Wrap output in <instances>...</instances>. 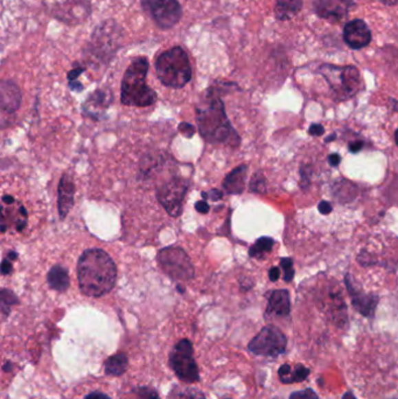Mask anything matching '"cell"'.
<instances>
[{
  "label": "cell",
  "mask_w": 398,
  "mask_h": 399,
  "mask_svg": "<svg viewBox=\"0 0 398 399\" xmlns=\"http://www.w3.org/2000/svg\"><path fill=\"white\" fill-rule=\"evenodd\" d=\"M348 149L349 151L352 152V153H357L360 151L364 149V142H360V140H356V142H352L348 146Z\"/></svg>",
  "instance_id": "obj_37"
},
{
  "label": "cell",
  "mask_w": 398,
  "mask_h": 399,
  "mask_svg": "<svg viewBox=\"0 0 398 399\" xmlns=\"http://www.w3.org/2000/svg\"><path fill=\"white\" fill-rule=\"evenodd\" d=\"M319 73L325 77L335 98L348 100L355 96L364 87V81L359 69L353 65L339 67L334 65H322Z\"/></svg>",
  "instance_id": "obj_5"
},
{
  "label": "cell",
  "mask_w": 398,
  "mask_h": 399,
  "mask_svg": "<svg viewBox=\"0 0 398 399\" xmlns=\"http://www.w3.org/2000/svg\"><path fill=\"white\" fill-rule=\"evenodd\" d=\"M302 8V0H277L275 16L278 20H290L297 16Z\"/></svg>",
  "instance_id": "obj_21"
},
{
  "label": "cell",
  "mask_w": 398,
  "mask_h": 399,
  "mask_svg": "<svg viewBox=\"0 0 398 399\" xmlns=\"http://www.w3.org/2000/svg\"><path fill=\"white\" fill-rule=\"evenodd\" d=\"M393 100V103H394V107H393V108H394L395 111H398V100Z\"/></svg>",
  "instance_id": "obj_50"
},
{
  "label": "cell",
  "mask_w": 398,
  "mask_h": 399,
  "mask_svg": "<svg viewBox=\"0 0 398 399\" xmlns=\"http://www.w3.org/2000/svg\"><path fill=\"white\" fill-rule=\"evenodd\" d=\"M318 209L322 215H329L333 211L332 204L327 201H321L320 204H318Z\"/></svg>",
  "instance_id": "obj_35"
},
{
  "label": "cell",
  "mask_w": 398,
  "mask_h": 399,
  "mask_svg": "<svg viewBox=\"0 0 398 399\" xmlns=\"http://www.w3.org/2000/svg\"><path fill=\"white\" fill-rule=\"evenodd\" d=\"M379 1L387 6H395L398 4V0H379Z\"/></svg>",
  "instance_id": "obj_45"
},
{
  "label": "cell",
  "mask_w": 398,
  "mask_h": 399,
  "mask_svg": "<svg viewBox=\"0 0 398 399\" xmlns=\"http://www.w3.org/2000/svg\"><path fill=\"white\" fill-rule=\"evenodd\" d=\"M287 349V338L278 327L265 326L247 345V350L254 355L263 357L280 356Z\"/></svg>",
  "instance_id": "obj_8"
},
{
  "label": "cell",
  "mask_w": 398,
  "mask_h": 399,
  "mask_svg": "<svg viewBox=\"0 0 398 399\" xmlns=\"http://www.w3.org/2000/svg\"><path fill=\"white\" fill-rule=\"evenodd\" d=\"M344 284L352 299V306L354 310L359 312L360 314L364 315V318H374L376 308L379 305V296L374 293H366L361 288H357L351 274H346L344 277Z\"/></svg>",
  "instance_id": "obj_12"
},
{
  "label": "cell",
  "mask_w": 398,
  "mask_h": 399,
  "mask_svg": "<svg viewBox=\"0 0 398 399\" xmlns=\"http://www.w3.org/2000/svg\"><path fill=\"white\" fill-rule=\"evenodd\" d=\"M158 263L167 276L173 281H190L195 270L185 250L179 246L164 248L158 252Z\"/></svg>",
  "instance_id": "obj_7"
},
{
  "label": "cell",
  "mask_w": 398,
  "mask_h": 399,
  "mask_svg": "<svg viewBox=\"0 0 398 399\" xmlns=\"http://www.w3.org/2000/svg\"><path fill=\"white\" fill-rule=\"evenodd\" d=\"M155 67L159 81L168 88H184L192 80L190 58L182 47H172L159 54Z\"/></svg>",
  "instance_id": "obj_4"
},
{
  "label": "cell",
  "mask_w": 398,
  "mask_h": 399,
  "mask_svg": "<svg viewBox=\"0 0 398 399\" xmlns=\"http://www.w3.org/2000/svg\"><path fill=\"white\" fill-rule=\"evenodd\" d=\"M279 277H280V270L279 268H271L269 270V278H270L271 281H277L279 279Z\"/></svg>",
  "instance_id": "obj_40"
},
{
  "label": "cell",
  "mask_w": 398,
  "mask_h": 399,
  "mask_svg": "<svg viewBox=\"0 0 398 399\" xmlns=\"http://www.w3.org/2000/svg\"><path fill=\"white\" fill-rule=\"evenodd\" d=\"M325 133V129L320 124H312L309 129V135L320 137Z\"/></svg>",
  "instance_id": "obj_33"
},
{
  "label": "cell",
  "mask_w": 398,
  "mask_h": 399,
  "mask_svg": "<svg viewBox=\"0 0 398 399\" xmlns=\"http://www.w3.org/2000/svg\"><path fill=\"white\" fill-rule=\"evenodd\" d=\"M341 399H357L356 398V396L353 393V391L351 390H348V391L344 392Z\"/></svg>",
  "instance_id": "obj_44"
},
{
  "label": "cell",
  "mask_w": 398,
  "mask_h": 399,
  "mask_svg": "<svg viewBox=\"0 0 398 399\" xmlns=\"http://www.w3.org/2000/svg\"><path fill=\"white\" fill-rule=\"evenodd\" d=\"M352 0H317L314 8L318 16L331 23H340L354 6Z\"/></svg>",
  "instance_id": "obj_13"
},
{
  "label": "cell",
  "mask_w": 398,
  "mask_h": 399,
  "mask_svg": "<svg viewBox=\"0 0 398 399\" xmlns=\"http://www.w3.org/2000/svg\"><path fill=\"white\" fill-rule=\"evenodd\" d=\"M395 142H396V145L398 146V129L395 132Z\"/></svg>",
  "instance_id": "obj_51"
},
{
  "label": "cell",
  "mask_w": 398,
  "mask_h": 399,
  "mask_svg": "<svg viewBox=\"0 0 398 399\" xmlns=\"http://www.w3.org/2000/svg\"><path fill=\"white\" fill-rule=\"evenodd\" d=\"M197 122L202 138L210 144H225L237 147L241 138L229 122L225 104L215 89L210 88L197 107Z\"/></svg>",
  "instance_id": "obj_2"
},
{
  "label": "cell",
  "mask_w": 398,
  "mask_h": 399,
  "mask_svg": "<svg viewBox=\"0 0 398 399\" xmlns=\"http://www.w3.org/2000/svg\"><path fill=\"white\" fill-rule=\"evenodd\" d=\"M188 189V182L184 179H172L159 187L157 199L167 213L173 217H179L182 214L184 201Z\"/></svg>",
  "instance_id": "obj_11"
},
{
  "label": "cell",
  "mask_w": 398,
  "mask_h": 399,
  "mask_svg": "<svg viewBox=\"0 0 398 399\" xmlns=\"http://www.w3.org/2000/svg\"><path fill=\"white\" fill-rule=\"evenodd\" d=\"M179 131L187 138H192L195 133V127L192 124L181 123L179 125Z\"/></svg>",
  "instance_id": "obj_31"
},
{
  "label": "cell",
  "mask_w": 398,
  "mask_h": 399,
  "mask_svg": "<svg viewBox=\"0 0 398 399\" xmlns=\"http://www.w3.org/2000/svg\"><path fill=\"white\" fill-rule=\"evenodd\" d=\"M0 296H1V313H3V318L6 319L8 315L10 314L12 305L18 303V298L14 296L13 292L5 290V288L1 290Z\"/></svg>",
  "instance_id": "obj_26"
},
{
  "label": "cell",
  "mask_w": 398,
  "mask_h": 399,
  "mask_svg": "<svg viewBox=\"0 0 398 399\" xmlns=\"http://www.w3.org/2000/svg\"><path fill=\"white\" fill-rule=\"evenodd\" d=\"M344 40L352 50H361L371 43V30L364 20H352L344 26Z\"/></svg>",
  "instance_id": "obj_14"
},
{
  "label": "cell",
  "mask_w": 398,
  "mask_h": 399,
  "mask_svg": "<svg viewBox=\"0 0 398 399\" xmlns=\"http://www.w3.org/2000/svg\"><path fill=\"white\" fill-rule=\"evenodd\" d=\"M3 201H4L5 204H12L14 202V199L10 195H4L3 196Z\"/></svg>",
  "instance_id": "obj_46"
},
{
  "label": "cell",
  "mask_w": 398,
  "mask_h": 399,
  "mask_svg": "<svg viewBox=\"0 0 398 399\" xmlns=\"http://www.w3.org/2000/svg\"><path fill=\"white\" fill-rule=\"evenodd\" d=\"M195 209L200 214H207L209 211V204L206 201H199V202L195 204Z\"/></svg>",
  "instance_id": "obj_39"
},
{
  "label": "cell",
  "mask_w": 398,
  "mask_h": 399,
  "mask_svg": "<svg viewBox=\"0 0 398 399\" xmlns=\"http://www.w3.org/2000/svg\"><path fill=\"white\" fill-rule=\"evenodd\" d=\"M120 28L113 20H107L101 23L91 36V53L100 60H108L113 56L120 47Z\"/></svg>",
  "instance_id": "obj_10"
},
{
  "label": "cell",
  "mask_w": 398,
  "mask_h": 399,
  "mask_svg": "<svg viewBox=\"0 0 398 399\" xmlns=\"http://www.w3.org/2000/svg\"><path fill=\"white\" fill-rule=\"evenodd\" d=\"M74 195H75V184L73 179L68 174H65L58 182V215L62 219H66L73 208Z\"/></svg>",
  "instance_id": "obj_16"
},
{
  "label": "cell",
  "mask_w": 398,
  "mask_h": 399,
  "mask_svg": "<svg viewBox=\"0 0 398 399\" xmlns=\"http://www.w3.org/2000/svg\"><path fill=\"white\" fill-rule=\"evenodd\" d=\"M168 363L175 376L182 382L195 383L200 380V372L194 358L193 345L188 338H182L174 345L168 357Z\"/></svg>",
  "instance_id": "obj_6"
},
{
  "label": "cell",
  "mask_w": 398,
  "mask_h": 399,
  "mask_svg": "<svg viewBox=\"0 0 398 399\" xmlns=\"http://www.w3.org/2000/svg\"><path fill=\"white\" fill-rule=\"evenodd\" d=\"M85 70V67H76V68H74L73 70H70L69 73H68V80H69V82L76 81L78 77L80 76Z\"/></svg>",
  "instance_id": "obj_36"
},
{
  "label": "cell",
  "mask_w": 398,
  "mask_h": 399,
  "mask_svg": "<svg viewBox=\"0 0 398 399\" xmlns=\"http://www.w3.org/2000/svg\"><path fill=\"white\" fill-rule=\"evenodd\" d=\"M20 214L23 215V219L27 217V211H26V209H25V207H23V206L20 207Z\"/></svg>",
  "instance_id": "obj_48"
},
{
  "label": "cell",
  "mask_w": 398,
  "mask_h": 399,
  "mask_svg": "<svg viewBox=\"0 0 398 399\" xmlns=\"http://www.w3.org/2000/svg\"><path fill=\"white\" fill-rule=\"evenodd\" d=\"M275 239L271 237H261L254 243V246L249 249V256L252 258H264L267 254H270L274 246H275Z\"/></svg>",
  "instance_id": "obj_23"
},
{
  "label": "cell",
  "mask_w": 398,
  "mask_h": 399,
  "mask_svg": "<svg viewBox=\"0 0 398 399\" xmlns=\"http://www.w3.org/2000/svg\"><path fill=\"white\" fill-rule=\"evenodd\" d=\"M78 278L83 294L100 298L115 288L116 264L103 250H85L78 259Z\"/></svg>",
  "instance_id": "obj_1"
},
{
  "label": "cell",
  "mask_w": 398,
  "mask_h": 399,
  "mask_svg": "<svg viewBox=\"0 0 398 399\" xmlns=\"http://www.w3.org/2000/svg\"><path fill=\"white\" fill-rule=\"evenodd\" d=\"M0 107L3 112L13 114L20 108L21 104V92L18 85L12 81L1 82L0 88Z\"/></svg>",
  "instance_id": "obj_17"
},
{
  "label": "cell",
  "mask_w": 398,
  "mask_h": 399,
  "mask_svg": "<svg viewBox=\"0 0 398 399\" xmlns=\"http://www.w3.org/2000/svg\"><path fill=\"white\" fill-rule=\"evenodd\" d=\"M289 399H319L317 392L313 389L307 388L305 390H299V391L291 393Z\"/></svg>",
  "instance_id": "obj_30"
},
{
  "label": "cell",
  "mask_w": 398,
  "mask_h": 399,
  "mask_svg": "<svg viewBox=\"0 0 398 399\" xmlns=\"http://www.w3.org/2000/svg\"><path fill=\"white\" fill-rule=\"evenodd\" d=\"M223 196V193L221 191H217V189H212L209 193H202V197L203 199H210L213 201H219Z\"/></svg>",
  "instance_id": "obj_34"
},
{
  "label": "cell",
  "mask_w": 398,
  "mask_h": 399,
  "mask_svg": "<svg viewBox=\"0 0 398 399\" xmlns=\"http://www.w3.org/2000/svg\"><path fill=\"white\" fill-rule=\"evenodd\" d=\"M309 166L302 165L300 169V177H302V187L307 188L309 184V177H311V171H309Z\"/></svg>",
  "instance_id": "obj_32"
},
{
  "label": "cell",
  "mask_w": 398,
  "mask_h": 399,
  "mask_svg": "<svg viewBox=\"0 0 398 399\" xmlns=\"http://www.w3.org/2000/svg\"><path fill=\"white\" fill-rule=\"evenodd\" d=\"M150 63L145 56L135 58L124 74L120 85V102L129 107L145 108L157 102V94L146 83Z\"/></svg>",
  "instance_id": "obj_3"
},
{
  "label": "cell",
  "mask_w": 398,
  "mask_h": 399,
  "mask_svg": "<svg viewBox=\"0 0 398 399\" xmlns=\"http://www.w3.org/2000/svg\"><path fill=\"white\" fill-rule=\"evenodd\" d=\"M265 188H267V181L261 173H256L250 182L252 192L263 193L265 192Z\"/></svg>",
  "instance_id": "obj_29"
},
{
  "label": "cell",
  "mask_w": 398,
  "mask_h": 399,
  "mask_svg": "<svg viewBox=\"0 0 398 399\" xmlns=\"http://www.w3.org/2000/svg\"><path fill=\"white\" fill-rule=\"evenodd\" d=\"M280 268L283 269V278L286 283H291L294 278V261L291 258H282Z\"/></svg>",
  "instance_id": "obj_28"
},
{
  "label": "cell",
  "mask_w": 398,
  "mask_h": 399,
  "mask_svg": "<svg viewBox=\"0 0 398 399\" xmlns=\"http://www.w3.org/2000/svg\"><path fill=\"white\" fill-rule=\"evenodd\" d=\"M128 367V356L124 353H117L105 361L104 371L109 376H120L126 371Z\"/></svg>",
  "instance_id": "obj_22"
},
{
  "label": "cell",
  "mask_w": 398,
  "mask_h": 399,
  "mask_svg": "<svg viewBox=\"0 0 398 399\" xmlns=\"http://www.w3.org/2000/svg\"><path fill=\"white\" fill-rule=\"evenodd\" d=\"M111 100H113V96L110 92L100 89L93 92V95L89 97V100H87L85 109L87 111H89L90 109L93 108H108Z\"/></svg>",
  "instance_id": "obj_24"
},
{
  "label": "cell",
  "mask_w": 398,
  "mask_h": 399,
  "mask_svg": "<svg viewBox=\"0 0 398 399\" xmlns=\"http://www.w3.org/2000/svg\"><path fill=\"white\" fill-rule=\"evenodd\" d=\"M69 87L71 90H76V91H81L83 89V85L81 83H78V81L69 82Z\"/></svg>",
  "instance_id": "obj_43"
},
{
  "label": "cell",
  "mask_w": 398,
  "mask_h": 399,
  "mask_svg": "<svg viewBox=\"0 0 398 399\" xmlns=\"http://www.w3.org/2000/svg\"><path fill=\"white\" fill-rule=\"evenodd\" d=\"M389 399H398V397H393V398H389Z\"/></svg>",
  "instance_id": "obj_52"
},
{
  "label": "cell",
  "mask_w": 398,
  "mask_h": 399,
  "mask_svg": "<svg viewBox=\"0 0 398 399\" xmlns=\"http://www.w3.org/2000/svg\"><path fill=\"white\" fill-rule=\"evenodd\" d=\"M335 139H337V135H334V133H333V135H331L329 137H327V138H325V142H333V140H335Z\"/></svg>",
  "instance_id": "obj_49"
},
{
  "label": "cell",
  "mask_w": 398,
  "mask_h": 399,
  "mask_svg": "<svg viewBox=\"0 0 398 399\" xmlns=\"http://www.w3.org/2000/svg\"><path fill=\"white\" fill-rule=\"evenodd\" d=\"M291 313L290 293L286 290H275L267 293L265 318H285Z\"/></svg>",
  "instance_id": "obj_15"
},
{
  "label": "cell",
  "mask_w": 398,
  "mask_h": 399,
  "mask_svg": "<svg viewBox=\"0 0 398 399\" xmlns=\"http://www.w3.org/2000/svg\"><path fill=\"white\" fill-rule=\"evenodd\" d=\"M247 166L241 165L232 169L223 180V188L228 194H241L245 188L247 180Z\"/></svg>",
  "instance_id": "obj_19"
},
{
  "label": "cell",
  "mask_w": 398,
  "mask_h": 399,
  "mask_svg": "<svg viewBox=\"0 0 398 399\" xmlns=\"http://www.w3.org/2000/svg\"><path fill=\"white\" fill-rule=\"evenodd\" d=\"M12 270H13V266H12V263L10 259H4L3 263H1V273L6 276V274H10L12 272Z\"/></svg>",
  "instance_id": "obj_38"
},
{
  "label": "cell",
  "mask_w": 398,
  "mask_h": 399,
  "mask_svg": "<svg viewBox=\"0 0 398 399\" xmlns=\"http://www.w3.org/2000/svg\"><path fill=\"white\" fill-rule=\"evenodd\" d=\"M135 399H160L158 392L151 387H138L132 390Z\"/></svg>",
  "instance_id": "obj_27"
},
{
  "label": "cell",
  "mask_w": 398,
  "mask_h": 399,
  "mask_svg": "<svg viewBox=\"0 0 398 399\" xmlns=\"http://www.w3.org/2000/svg\"><path fill=\"white\" fill-rule=\"evenodd\" d=\"M167 399H206L205 395L200 390L193 388H181L175 387L170 391Z\"/></svg>",
  "instance_id": "obj_25"
},
{
  "label": "cell",
  "mask_w": 398,
  "mask_h": 399,
  "mask_svg": "<svg viewBox=\"0 0 398 399\" xmlns=\"http://www.w3.org/2000/svg\"><path fill=\"white\" fill-rule=\"evenodd\" d=\"M311 370L302 363L289 365L285 363L278 369V377L283 384L302 383L307 380Z\"/></svg>",
  "instance_id": "obj_18"
},
{
  "label": "cell",
  "mask_w": 398,
  "mask_h": 399,
  "mask_svg": "<svg viewBox=\"0 0 398 399\" xmlns=\"http://www.w3.org/2000/svg\"><path fill=\"white\" fill-rule=\"evenodd\" d=\"M47 281L51 288L58 292H66L69 288V274L65 268L60 265L53 266L47 274Z\"/></svg>",
  "instance_id": "obj_20"
},
{
  "label": "cell",
  "mask_w": 398,
  "mask_h": 399,
  "mask_svg": "<svg viewBox=\"0 0 398 399\" xmlns=\"http://www.w3.org/2000/svg\"><path fill=\"white\" fill-rule=\"evenodd\" d=\"M16 256H18L16 252H14V251H11V252H8V259H11V261H16Z\"/></svg>",
  "instance_id": "obj_47"
},
{
  "label": "cell",
  "mask_w": 398,
  "mask_h": 399,
  "mask_svg": "<svg viewBox=\"0 0 398 399\" xmlns=\"http://www.w3.org/2000/svg\"><path fill=\"white\" fill-rule=\"evenodd\" d=\"M329 165L337 167L341 162V157L338 153L331 154L329 157Z\"/></svg>",
  "instance_id": "obj_42"
},
{
  "label": "cell",
  "mask_w": 398,
  "mask_h": 399,
  "mask_svg": "<svg viewBox=\"0 0 398 399\" xmlns=\"http://www.w3.org/2000/svg\"><path fill=\"white\" fill-rule=\"evenodd\" d=\"M142 8L163 31L173 28L182 17L179 0H142Z\"/></svg>",
  "instance_id": "obj_9"
},
{
  "label": "cell",
  "mask_w": 398,
  "mask_h": 399,
  "mask_svg": "<svg viewBox=\"0 0 398 399\" xmlns=\"http://www.w3.org/2000/svg\"><path fill=\"white\" fill-rule=\"evenodd\" d=\"M85 399H111L108 395H105L103 392H91L89 395H87Z\"/></svg>",
  "instance_id": "obj_41"
}]
</instances>
